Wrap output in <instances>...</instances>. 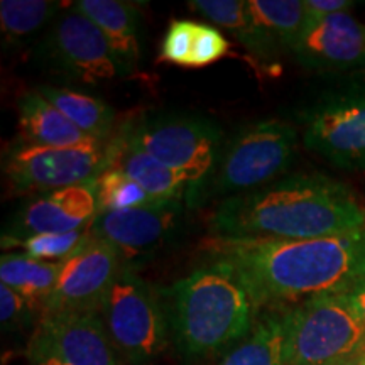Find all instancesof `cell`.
<instances>
[{
	"label": "cell",
	"instance_id": "44dd1931",
	"mask_svg": "<svg viewBox=\"0 0 365 365\" xmlns=\"http://www.w3.org/2000/svg\"><path fill=\"white\" fill-rule=\"evenodd\" d=\"M36 90L59 112L65 113L68 120H71L86 135L102 143L110 135L113 122H115V112L103 100L81 93V91L56 88V86L43 85Z\"/></svg>",
	"mask_w": 365,
	"mask_h": 365
},
{
	"label": "cell",
	"instance_id": "3957f363",
	"mask_svg": "<svg viewBox=\"0 0 365 365\" xmlns=\"http://www.w3.org/2000/svg\"><path fill=\"white\" fill-rule=\"evenodd\" d=\"M168 323L186 359L228 352L252 330L259 307L240 274L212 259L168 291Z\"/></svg>",
	"mask_w": 365,
	"mask_h": 365
},
{
	"label": "cell",
	"instance_id": "d6986e66",
	"mask_svg": "<svg viewBox=\"0 0 365 365\" xmlns=\"http://www.w3.org/2000/svg\"><path fill=\"white\" fill-rule=\"evenodd\" d=\"M61 266L63 262L39 261L26 254L9 252L0 259V281L43 313L56 287Z\"/></svg>",
	"mask_w": 365,
	"mask_h": 365
},
{
	"label": "cell",
	"instance_id": "cb8c5ba5",
	"mask_svg": "<svg viewBox=\"0 0 365 365\" xmlns=\"http://www.w3.org/2000/svg\"><path fill=\"white\" fill-rule=\"evenodd\" d=\"M59 11L58 2L46 0H2L0 26L7 41H19L38 33Z\"/></svg>",
	"mask_w": 365,
	"mask_h": 365
},
{
	"label": "cell",
	"instance_id": "277c9868",
	"mask_svg": "<svg viewBox=\"0 0 365 365\" xmlns=\"http://www.w3.org/2000/svg\"><path fill=\"white\" fill-rule=\"evenodd\" d=\"M298 132L277 118L254 122L222 144L212 170L186 191L188 207L249 193L276 181L293 163Z\"/></svg>",
	"mask_w": 365,
	"mask_h": 365
},
{
	"label": "cell",
	"instance_id": "ffe728a7",
	"mask_svg": "<svg viewBox=\"0 0 365 365\" xmlns=\"http://www.w3.org/2000/svg\"><path fill=\"white\" fill-rule=\"evenodd\" d=\"M286 309L274 308L259 317L249 335L215 365H282Z\"/></svg>",
	"mask_w": 365,
	"mask_h": 365
},
{
	"label": "cell",
	"instance_id": "ba28073f",
	"mask_svg": "<svg viewBox=\"0 0 365 365\" xmlns=\"http://www.w3.org/2000/svg\"><path fill=\"white\" fill-rule=\"evenodd\" d=\"M108 150L103 143L75 148L21 144L7 154L4 173L16 193H53L93 182L107 170Z\"/></svg>",
	"mask_w": 365,
	"mask_h": 365
},
{
	"label": "cell",
	"instance_id": "7402d4cb",
	"mask_svg": "<svg viewBox=\"0 0 365 365\" xmlns=\"http://www.w3.org/2000/svg\"><path fill=\"white\" fill-rule=\"evenodd\" d=\"M190 6L205 19L234 34L257 56L269 58L276 51L277 46L254 24L245 0H193Z\"/></svg>",
	"mask_w": 365,
	"mask_h": 365
},
{
	"label": "cell",
	"instance_id": "9a60e30c",
	"mask_svg": "<svg viewBox=\"0 0 365 365\" xmlns=\"http://www.w3.org/2000/svg\"><path fill=\"white\" fill-rule=\"evenodd\" d=\"M291 51L313 70H354L365 66V24L340 12L304 26Z\"/></svg>",
	"mask_w": 365,
	"mask_h": 365
},
{
	"label": "cell",
	"instance_id": "7c38bea8",
	"mask_svg": "<svg viewBox=\"0 0 365 365\" xmlns=\"http://www.w3.org/2000/svg\"><path fill=\"white\" fill-rule=\"evenodd\" d=\"M181 202H156L124 212H98L90 234L110 244L124 266L143 262L164 247L176 230Z\"/></svg>",
	"mask_w": 365,
	"mask_h": 365
},
{
	"label": "cell",
	"instance_id": "4316f807",
	"mask_svg": "<svg viewBox=\"0 0 365 365\" xmlns=\"http://www.w3.org/2000/svg\"><path fill=\"white\" fill-rule=\"evenodd\" d=\"M196 26L198 22L188 19H175L171 22L161 44V58L164 61L190 68Z\"/></svg>",
	"mask_w": 365,
	"mask_h": 365
},
{
	"label": "cell",
	"instance_id": "1f68e13d",
	"mask_svg": "<svg viewBox=\"0 0 365 365\" xmlns=\"http://www.w3.org/2000/svg\"><path fill=\"white\" fill-rule=\"evenodd\" d=\"M34 365H66V364L59 362V360L49 359V360H43V362H39V364H34Z\"/></svg>",
	"mask_w": 365,
	"mask_h": 365
},
{
	"label": "cell",
	"instance_id": "484cf974",
	"mask_svg": "<svg viewBox=\"0 0 365 365\" xmlns=\"http://www.w3.org/2000/svg\"><path fill=\"white\" fill-rule=\"evenodd\" d=\"M90 227L68 234L33 235L16 242H2L4 249H22L29 257L48 262H65L90 239Z\"/></svg>",
	"mask_w": 365,
	"mask_h": 365
},
{
	"label": "cell",
	"instance_id": "8992f818",
	"mask_svg": "<svg viewBox=\"0 0 365 365\" xmlns=\"http://www.w3.org/2000/svg\"><path fill=\"white\" fill-rule=\"evenodd\" d=\"M113 349L132 365L153 362L168 344V314L148 282L124 266L100 309Z\"/></svg>",
	"mask_w": 365,
	"mask_h": 365
},
{
	"label": "cell",
	"instance_id": "9c48e42d",
	"mask_svg": "<svg viewBox=\"0 0 365 365\" xmlns=\"http://www.w3.org/2000/svg\"><path fill=\"white\" fill-rule=\"evenodd\" d=\"M303 140L328 163L365 168V90L331 95L303 115Z\"/></svg>",
	"mask_w": 365,
	"mask_h": 365
},
{
	"label": "cell",
	"instance_id": "83f0119b",
	"mask_svg": "<svg viewBox=\"0 0 365 365\" xmlns=\"http://www.w3.org/2000/svg\"><path fill=\"white\" fill-rule=\"evenodd\" d=\"M228 49H230V43H228L225 36L217 27L198 22L190 68H203L213 65V63L220 61L225 56Z\"/></svg>",
	"mask_w": 365,
	"mask_h": 365
},
{
	"label": "cell",
	"instance_id": "7a4b0ae2",
	"mask_svg": "<svg viewBox=\"0 0 365 365\" xmlns=\"http://www.w3.org/2000/svg\"><path fill=\"white\" fill-rule=\"evenodd\" d=\"M210 227L220 239H323L365 230V207L340 181L299 173L222 200Z\"/></svg>",
	"mask_w": 365,
	"mask_h": 365
},
{
	"label": "cell",
	"instance_id": "836d02e7",
	"mask_svg": "<svg viewBox=\"0 0 365 365\" xmlns=\"http://www.w3.org/2000/svg\"><path fill=\"white\" fill-rule=\"evenodd\" d=\"M360 355V354H359ZM359 355H355V357H350V359H345V360H340V362H335V364H331V365H350L354 362L355 359L359 357Z\"/></svg>",
	"mask_w": 365,
	"mask_h": 365
},
{
	"label": "cell",
	"instance_id": "8fae6325",
	"mask_svg": "<svg viewBox=\"0 0 365 365\" xmlns=\"http://www.w3.org/2000/svg\"><path fill=\"white\" fill-rule=\"evenodd\" d=\"M122 269L120 254L90 234V239L63 262L56 287L43 313H100Z\"/></svg>",
	"mask_w": 365,
	"mask_h": 365
},
{
	"label": "cell",
	"instance_id": "5bb4252c",
	"mask_svg": "<svg viewBox=\"0 0 365 365\" xmlns=\"http://www.w3.org/2000/svg\"><path fill=\"white\" fill-rule=\"evenodd\" d=\"M98 213L95 181L46 193L33 200L12 218L2 242H16L33 235L68 234L91 225Z\"/></svg>",
	"mask_w": 365,
	"mask_h": 365
},
{
	"label": "cell",
	"instance_id": "d4e9b609",
	"mask_svg": "<svg viewBox=\"0 0 365 365\" xmlns=\"http://www.w3.org/2000/svg\"><path fill=\"white\" fill-rule=\"evenodd\" d=\"M95 190L98 212H124L156 203L134 180L115 168H107L95 180Z\"/></svg>",
	"mask_w": 365,
	"mask_h": 365
},
{
	"label": "cell",
	"instance_id": "2e32d148",
	"mask_svg": "<svg viewBox=\"0 0 365 365\" xmlns=\"http://www.w3.org/2000/svg\"><path fill=\"white\" fill-rule=\"evenodd\" d=\"M108 149L110 159L107 168H115L134 180L154 202H181L186 196L190 182L181 173L134 148L122 134L108 144Z\"/></svg>",
	"mask_w": 365,
	"mask_h": 365
},
{
	"label": "cell",
	"instance_id": "4fadbf2b",
	"mask_svg": "<svg viewBox=\"0 0 365 365\" xmlns=\"http://www.w3.org/2000/svg\"><path fill=\"white\" fill-rule=\"evenodd\" d=\"M46 48L51 61L85 83H100L124 75L102 31L75 11L56 21Z\"/></svg>",
	"mask_w": 365,
	"mask_h": 365
},
{
	"label": "cell",
	"instance_id": "f546056e",
	"mask_svg": "<svg viewBox=\"0 0 365 365\" xmlns=\"http://www.w3.org/2000/svg\"><path fill=\"white\" fill-rule=\"evenodd\" d=\"M355 6L350 0H304L307 9V24L335 16L340 12H349Z\"/></svg>",
	"mask_w": 365,
	"mask_h": 365
},
{
	"label": "cell",
	"instance_id": "6da1fadb",
	"mask_svg": "<svg viewBox=\"0 0 365 365\" xmlns=\"http://www.w3.org/2000/svg\"><path fill=\"white\" fill-rule=\"evenodd\" d=\"M207 250L240 274L259 309L350 294L365 281V230L309 240L213 237Z\"/></svg>",
	"mask_w": 365,
	"mask_h": 365
},
{
	"label": "cell",
	"instance_id": "e0dca14e",
	"mask_svg": "<svg viewBox=\"0 0 365 365\" xmlns=\"http://www.w3.org/2000/svg\"><path fill=\"white\" fill-rule=\"evenodd\" d=\"M71 11L81 14L102 31L124 73L139 59V9L122 0H76Z\"/></svg>",
	"mask_w": 365,
	"mask_h": 365
},
{
	"label": "cell",
	"instance_id": "4dcf8cb0",
	"mask_svg": "<svg viewBox=\"0 0 365 365\" xmlns=\"http://www.w3.org/2000/svg\"><path fill=\"white\" fill-rule=\"evenodd\" d=\"M349 296H350V299H352L354 308L357 309L360 318H362L365 323V281L360 282V284L355 287V289Z\"/></svg>",
	"mask_w": 365,
	"mask_h": 365
},
{
	"label": "cell",
	"instance_id": "30bf717a",
	"mask_svg": "<svg viewBox=\"0 0 365 365\" xmlns=\"http://www.w3.org/2000/svg\"><path fill=\"white\" fill-rule=\"evenodd\" d=\"M27 357L33 364L54 359L66 365H120L100 313H43Z\"/></svg>",
	"mask_w": 365,
	"mask_h": 365
},
{
	"label": "cell",
	"instance_id": "ac0fdd59",
	"mask_svg": "<svg viewBox=\"0 0 365 365\" xmlns=\"http://www.w3.org/2000/svg\"><path fill=\"white\" fill-rule=\"evenodd\" d=\"M19 134L22 144L41 148H75L102 143L81 132L38 90L29 91L19 100Z\"/></svg>",
	"mask_w": 365,
	"mask_h": 365
},
{
	"label": "cell",
	"instance_id": "52a82bcc",
	"mask_svg": "<svg viewBox=\"0 0 365 365\" xmlns=\"http://www.w3.org/2000/svg\"><path fill=\"white\" fill-rule=\"evenodd\" d=\"M134 148L181 173L193 186L212 170L223 144L220 127L198 115H144L122 132Z\"/></svg>",
	"mask_w": 365,
	"mask_h": 365
},
{
	"label": "cell",
	"instance_id": "5b68a950",
	"mask_svg": "<svg viewBox=\"0 0 365 365\" xmlns=\"http://www.w3.org/2000/svg\"><path fill=\"white\" fill-rule=\"evenodd\" d=\"M365 352V323L349 294H323L286 309L282 365H331Z\"/></svg>",
	"mask_w": 365,
	"mask_h": 365
},
{
	"label": "cell",
	"instance_id": "f1b7e54d",
	"mask_svg": "<svg viewBox=\"0 0 365 365\" xmlns=\"http://www.w3.org/2000/svg\"><path fill=\"white\" fill-rule=\"evenodd\" d=\"M33 312L34 308L31 307L29 301L9 286L0 284V319H2L4 330L21 327Z\"/></svg>",
	"mask_w": 365,
	"mask_h": 365
},
{
	"label": "cell",
	"instance_id": "603a6c76",
	"mask_svg": "<svg viewBox=\"0 0 365 365\" xmlns=\"http://www.w3.org/2000/svg\"><path fill=\"white\" fill-rule=\"evenodd\" d=\"M254 24L279 48L293 49L307 26L304 0H245Z\"/></svg>",
	"mask_w": 365,
	"mask_h": 365
},
{
	"label": "cell",
	"instance_id": "d6a6232c",
	"mask_svg": "<svg viewBox=\"0 0 365 365\" xmlns=\"http://www.w3.org/2000/svg\"><path fill=\"white\" fill-rule=\"evenodd\" d=\"M350 365H365V352H362V354H360V355H359V357H357V359H355V360H354V362H352V364H350Z\"/></svg>",
	"mask_w": 365,
	"mask_h": 365
}]
</instances>
